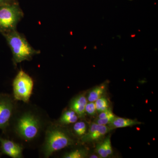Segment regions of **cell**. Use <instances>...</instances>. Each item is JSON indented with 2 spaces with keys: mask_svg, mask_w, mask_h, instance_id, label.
Returning a JSON list of instances; mask_svg holds the SVG:
<instances>
[{
  "mask_svg": "<svg viewBox=\"0 0 158 158\" xmlns=\"http://www.w3.org/2000/svg\"><path fill=\"white\" fill-rule=\"evenodd\" d=\"M104 144L105 148H106V151L107 153L108 156L112 155L113 153V148H112V145H111V138L110 136H108L104 140Z\"/></svg>",
  "mask_w": 158,
  "mask_h": 158,
  "instance_id": "ac0fdd59",
  "label": "cell"
},
{
  "mask_svg": "<svg viewBox=\"0 0 158 158\" xmlns=\"http://www.w3.org/2000/svg\"><path fill=\"white\" fill-rule=\"evenodd\" d=\"M2 153L1 152V149H0V157H1V156H2Z\"/></svg>",
  "mask_w": 158,
  "mask_h": 158,
  "instance_id": "44dd1931",
  "label": "cell"
},
{
  "mask_svg": "<svg viewBox=\"0 0 158 158\" xmlns=\"http://www.w3.org/2000/svg\"><path fill=\"white\" fill-rule=\"evenodd\" d=\"M88 100L85 94H81L74 98L71 101L70 109L73 110L79 118H83L85 115V107Z\"/></svg>",
  "mask_w": 158,
  "mask_h": 158,
  "instance_id": "9c48e42d",
  "label": "cell"
},
{
  "mask_svg": "<svg viewBox=\"0 0 158 158\" xmlns=\"http://www.w3.org/2000/svg\"><path fill=\"white\" fill-rule=\"evenodd\" d=\"M97 112L94 102H88L85 107V113L90 116L95 115Z\"/></svg>",
  "mask_w": 158,
  "mask_h": 158,
  "instance_id": "e0dca14e",
  "label": "cell"
},
{
  "mask_svg": "<svg viewBox=\"0 0 158 158\" xmlns=\"http://www.w3.org/2000/svg\"><path fill=\"white\" fill-rule=\"evenodd\" d=\"M111 129L106 125L93 123L90 124L88 132L81 138L82 142L85 143L99 141L110 131Z\"/></svg>",
  "mask_w": 158,
  "mask_h": 158,
  "instance_id": "ba28073f",
  "label": "cell"
},
{
  "mask_svg": "<svg viewBox=\"0 0 158 158\" xmlns=\"http://www.w3.org/2000/svg\"><path fill=\"white\" fill-rule=\"evenodd\" d=\"M3 34L11 48L15 65L24 61H30L34 56L40 53L34 49L25 37L16 30Z\"/></svg>",
  "mask_w": 158,
  "mask_h": 158,
  "instance_id": "3957f363",
  "label": "cell"
},
{
  "mask_svg": "<svg viewBox=\"0 0 158 158\" xmlns=\"http://www.w3.org/2000/svg\"><path fill=\"white\" fill-rule=\"evenodd\" d=\"M50 122L37 107L26 106L19 108L18 106L9 129L23 146L36 142Z\"/></svg>",
  "mask_w": 158,
  "mask_h": 158,
  "instance_id": "6da1fadb",
  "label": "cell"
},
{
  "mask_svg": "<svg viewBox=\"0 0 158 158\" xmlns=\"http://www.w3.org/2000/svg\"><path fill=\"white\" fill-rule=\"evenodd\" d=\"M73 129L76 135L81 138L87 132V124L84 121H77L74 123Z\"/></svg>",
  "mask_w": 158,
  "mask_h": 158,
  "instance_id": "4fadbf2b",
  "label": "cell"
},
{
  "mask_svg": "<svg viewBox=\"0 0 158 158\" xmlns=\"http://www.w3.org/2000/svg\"><path fill=\"white\" fill-rule=\"evenodd\" d=\"M95 151L97 153V154L99 156V157L106 158L109 157L106 151L104 144L103 142L99 143V144L97 145Z\"/></svg>",
  "mask_w": 158,
  "mask_h": 158,
  "instance_id": "2e32d148",
  "label": "cell"
},
{
  "mask_svg": "<svg viewBox=\"0 0 158 158\" xmlns=\"http://www.w3.org/2000/svg\"><path fill=\"white\" fill-rule=\"evenodd\" d=\"M107 82L94 87L88 94L87 100L88 102H94L103 95L106 89Z\"/></svg>",
  "mask_w": 158,
  "mask_h": 158,
  "instance_id": "7c38bea8",
  "label": "cell"
},
{
  "mask_svg": "<svg viewBox=\"0 0 158 158\" xmlns=\"http://www.w3.org/2000/svg\"><path fill=\"white\" fill-rule=\"evenodd\" d=\"M23 16L22 10L15 3L0 6V32L3 34L16 30Z\"/></svg>",
  "mask_w": 158,
  "mask_h": 158,
  "instance_id": "277c9868",
  "label": "cell"
},
{
  "mask_svg": "<svg viewBox=\"0 0 158 158\" xmlns=\"http://www.w3.org/2000/svg\"><path fill=\"white\" fill-rule=\"evenodd\" d=\"M88 152L84 149L73 150L69 152L65 153L62 156L64 158H84L87 157Z\"/></svg>",
  "mask_w": 158,
  "mask_h": 158,
  "instance_id": "5bb4252c",
  "label": "cell"
},
{
  "mask_svg": "<svg viewBox=\"0 0 158 158\" xmlns=\"http://www.w3.org/2000/svg\"><path fill=\"white\" fill-rule=\"evenodd\" d=\"M142 123L141 122L138 121L136 119L116 117L111 123L108 124V126L112 130L113 129L134 126Z\"/></svg>",
  "mask_w": 158,
  "mask_h": 158,
  "instance_id": "30bf717a",
  "label": "cell"
},
{
  "mask_svg": "<svg viewBox=\"0 0 158 158\" xmlns=\"http://www.w3.org/2000/svg\"><path fill=\"white\" fill-rule=\"evenodd\" d=\"M97 111L100 113L109 108V101L106 98L102 96L94 102Z\"/></svg>",
  "mask_w": 158,
  "mask_h": 158,
  "instance_id": "9a60e30c",
  "label": "cell"
},
{
  "mask_svg": "<svg viewBox=\"0 0 158 158\" xmlns=\"http://www.w3.org/2000/svg\"><path fill=\"white\" fill-rule=\"evenodd\" d=\"M0 149L2 154L12 158L23 157L24 146L13 140L3 138L0 136Z\"/></svg>",
  "mask_w": 158,
  "mask_h": 158,
  "instance_id": "52a82bcc",
  "label": "cell"
},
{
  "mask_svg": "<svg viewBox=\"0 0 158 158\" xmlns=\"http://www.w3.org/2000/svg\"><path fill=\"white\" fill-rule=\"evenodd\" d=\"M116 117V116L114 115V116H109V117H106V118H98L96 120H95L94 123L100 125H108L111 123Z\"/></svg>",
  "mask_w": 158,
  "mask_h": 158,
  "instance_id": "d6986e66",
  "label": "cell"
},
{
  "mask_svg": "<svg viewBox=\"0 0 158 158\" xmlns=\"http://www.w3.org/2000/svg\"><path fill=\"white\" fill-rule=\"evenodd\" d=\"M13 95L0 94V130L7 132L18 105Z\"/></svg>",
  "mask_w": 158,
  "mask_h": 158,
  "instance_id": "8992f818",
  "label": "cell"
},
{
  "mask_svg": "<svg viewBox=\"0 0 158 158\" xmlns=\"http://www.w3.org/2000/svg\"><path fill=\"white\" fill-rule=\"evenodd\" d=\"M13 0H0V6L11 4Z\"/></svg>",
  "mask_w": 158,
  "mask_h": 158,
  "instance_id": "ffe728a7",
  "label": "cell"
},
{
  "mask_svg": "<svg viewBox=\"0 0 158 158\" xmlns=\"http://www.w3.org/2000/svg\"><path fill=\"white\" fill-rule=\"evenodd\" d=\"M41 148L44 157L48 158L54 153L73 145L74 140L63 126L51 122L46 128Z\"/></svg>",
  "mask_w": 158,
  "mask_h": 158,
  "instance_id": "7a4b0ae2",
  "label": "cell"
},
{
  "mask_svg": "<svg viewBox=\"0 0 158 158\" xmlns=\"http://www.w3.org/2000/svg\"><path fill=\"white\" fill-rule=\"evenodd\" d=\"M129 1H133V0H129Z\"/></svg>",
  "mask_w": 158,
  "mask_h": 158,
  "instance_id": "7402d4cb",
  "label": "cell"
},
{
  "mask_svg": "<svg viewBox=\"0 0 158 158\" xmlns=\"http://www.w3.org/2000/svg\"><path fill=\"white\" fill-rule=\"evenodd\" d=\"M12 86L14 98L17 101L29 103L34 88L32 78L21 69L13 80Z\"/></svg>",
  "mask_w": 158,
  "mask_h": 158,
  "instance_id": "5b68a950",
  "label": "cell"
},
{
  "mask_svg": "<svg viewBox=\"0 0 158 158\" xmlns=\"http://www.w3.org/2000/svg\"><path fill=\"white\" fill-rule=\"evenodd\" d=\"M79 118L76 113L72 109L63 111L62 115L56 123L62 126L67 125L74 123Z\"/></svg>",
  "mask_w": 158,
  "mask_h": 158,
  "instance_id": "8fae6325",
  "label": "cell"
}]
</instances>
